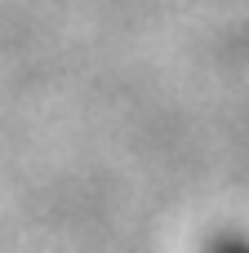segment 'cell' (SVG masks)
<instances>
[{"label": "cell", "instance_id": "cell-1", "mask_svg": "<svg viewBox=\"0 0 249 253\" xmlns=\"http://www.w3.org/2000/svg\"><path fill=\"white\" fill-rule=\"evenodd\" d=\"M209 253H249V240H241V236H223V240L209 245Z\"/></svg>", "mask_w": 249, "mask_h": 253}]
</instances>
